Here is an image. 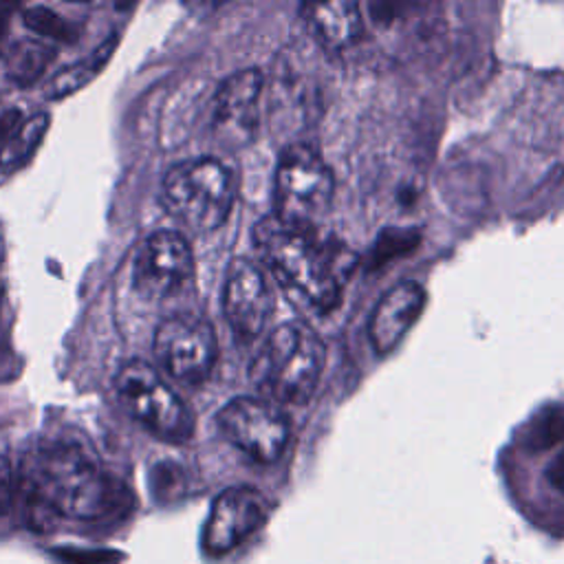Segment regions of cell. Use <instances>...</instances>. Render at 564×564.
Segmentation results:
<instances>
[{
    "mask_svg": "<svg viewBox=\"0 0 564 564\" xmlns=\"http://www.w3.org/2000/svg\"><path fill=\"white\" fill-rule=\"evenodd\" d=\"M48 121L51 119L46 112H37L33 117H29L26 121H22L0 148V167L13 170V167L22 165L35 152L40 141L44 139V134L48 130Z\"/></svg>",
    "mask_w": 564,
    "mask_h": 564,
    "instance_id": "e0dca14e",
    "label": "cell"
},
{
    "mask_svg": "<svg viewBox=\"0 0 564 564\" xmlns=\"http://www.w3.org/2000/svg\"><path fill=\"white\" fill-rule=\"evenodd\" d=\"M119 37L117 33L112 37H108L106 42H101L93 53L90 57L82 59V62H75L66 68H62L48 84H46V90H44V97L48 101H57V99H64L73 93H77L82 86H86L104 66L106 62L110 59L115 46H117Z\"/></svg>",
    "mask_w": 564,
    "mask_h": 564,
    "instance_id": "2e32d148",
    "label": "cell"
},
{
    "mask_svg": "<svg viewBox=\"0 0 564 564\" xmlns=\"http://www.w3.org/2000/svg\"><path fill=\"white\" fill-rule=\"evenodd\" d=\"M253 245L271 273L317 311L339 304L341 284L333 253L311 227L264 216L253 227Z\"/></svg>",
    "mask_w": 564,
    "mask_h": 564,
    "instance_id": "7a4b0ae2",
    "label": "cell"
},
{
    "mask_svg": "<svg viewBox=\"0 0 564 564\" xmlns=\"http://www.w3.org/2000/svg\"><path fill=\"white\" fill-rule=\"evenodd\" d=\"M234 176L212 156L183 161L167 170L163 178L165 209L194 231L220 227L234 205Z\"/></svg>",
    "mask_w": 564,
    "mask_h": 564,
    "instance_id": "277c9868",
    "label": "cell"
},
{
    "mask_svg": "<svg viewBox=\"0 0 564 564\" xmlns=\"http://www.w3.org/2000/svg\"><path fill=\"white\" fill-rule=\"evenodd\" d=\"M154 355L172 379L196 386L214 370L218 357L216 333L203 317L172 315L156 326Z\"/></svg>",
    "mask_w": 564,
    "mask_h": 564,
    "instance_id": "ba28073f",
    "label": "cell"
},
{
    "mask_svg": "<svg viewBox=\"0 0 564 564\" xmlns=\"http://www.w3.org/2000/svg\"><path fill=\"white\" fill-rule=\"evenodd\" d=\"M15 9H18L15 4L0 2V53H2V46H4L7 33H9V24H11V18H13Z\"/></svg>",
    "mask_w": 564,
    "mask_h": 564,
    "instance_id": "603a6c76",
    "label": "cell"
},
{
    "mask_svg": "<svg viewBox=\"0 0 564 564\" xmlns=\"http://www.w3.org/2000/svg\"><path fill=\"white\" fill-rule=\"evenodd\" d=\"M564 438V405L538 412L524 425V443L533 449H546Z\"/></svg>",
    "mask_w": 564,
    "mask_h": 564,
    "instance_id": "ac0fdd59",
    "label": "cell"
},
{
    "mask_svg": "<svg viewBox=\"0 0 564 564\" xmlns=\"http://www.w3.org/2000/svg\"><path fill=\"white\" fill-rule=\"evenodd\" d=\"M326 350L315 330L300 322L273 328L251 364V381L273 403H304L317 388Z\"/></svg>",
    "mask_w": 564,
    "mask_h": 564,
    "instance_id": "3957f363",
    "label": "cell"
},
{
    "mask_svg": "<svg viewBox=\"0 0 564 564\" xmlns=\"http://www.w3.org/2000/svg\"><path fill=\"white\" fill-rule=\"evenodd\" d=\"M53 57H55L53 46L33 37L20 40L7 51V57H4L7 79L18 88H29L44 75Z\"/></svg>",
    "mask_w": 564,
    "mask_h": 564,
    "instance_id": "9a60e30c",
    "label": "cell"
},
{
    "mask_svg": "<svg viewBox=\"0 0 564 564\" xmlns=\"http://www.w3.org/2000/svg\"><path fill=\"white\" fill-rule=\"evenodd\" d=\"M304 20L315 37L328 48H348L364 33V15L357 2H319L302 7Z\"/></svg>",
    "mask_w": 564,
    "mask_h": 564,
    "instance_id": "5bb4252c",
    "label": "cell"
},
{
    "mask_svg": "<svg viewBox=\"0 0 564 564\" xmlns=\"http://www.w3.org/2000/svg\"><path fill=\"white\" fill-rule=\"evenodd\" d=\"M220 432L258 463H273L282 456L291 425L284 410L267 399L236 397L216 416Z\"/></svg>",
    "mask_w": 564,
    "mask_h": 564,
    "instance_id": "52a82bcc",
    "label": "cell"
},
{
    "mask_svg": "<svg viewBox=\"0 0 564 564\" xmlns=\"http://www.w3.org/2000/svg\"><path fill=\"white\" fill-rule=\"evenodd\" d=\"M15 476H13V469H11V463L7 460L4 454H0V511H4L11 500H13V494H15Z\"/></svg>",
    "mask_w": 564,
    "mask_h": 564,
    "instance_id": "ffe728a7",
    "label": "cell"
},
{
    "mask_svg": "<svg viewBox=\"0 0 564 564\" xmlns=\"http://www.w3.org/2000/svg\"><path fill=\"white\" fill-rule=\"evenodd\" d=\"M425 306V291L419 282L405 280L392 286L375 306L368 322V337L379 355H388L419 319Z\"/></svg>",
    "mask_w": 564,
    "mask_h": 564,
    "instance_id": "4fadbf2b",
    "label": "cell"
},
{
    "mask_svg": "<svg viewBox=\"0 0 564 564\" xmlns=\"http://www.w3.org/2000/svg\"><path fill=\"white\" fill-rule=\"evenodd\" d=\"M22 123V115L20 110H7L2 117H0V148L2 143L11 137V132Z\"/></svg>",
    "mask_w": 564,
    "mask_h": 564,
    "instance_id": "7402d4cb",
    "label": "cell"
},
{
    "mask_svg": "<svg viewBox=\"0 0 564 564\" xmlns=\"http://www.w3.org/2000/svg\"><path fill=\"white\" fill-rule=\"evenodd\" d=\"M194 271V258L187 240L176 231L150 234L137 251L132 264L134 289L148 300H161L178 291Z\"/></svg>",
    "mask_w": 564,
    "mask_h": 564,
    "instance_id": "9c48e42d",
    "label": "cell"
},
{
    "mask_svg": "<svg viewBox=\"0 0 564 564\" xmlns=\"http://www.w3.org/2000/svg\"><path fill=\"white\" fill-rule=\"evenodd\" d=\"M267 518V500L253 487H229L212 502L203 546L209 555H225L247 540Z\"/></svg>",
    "mask_w": 564,
    "mask_h": 564,
    "instance_id": "8fae6325",
    "label": "cell"
},
{
    "mask_svg": "<svg viewBox=\"0 0 564 564\" xmlns=\"http://www.w3.org/2000/svg\"><path fill=\"white\" fill-rule=\"evenodd\" d=\"M22 20L24 24L42 35L48 37L53 42H62V44H70L77 40V29L75 24H70L68 20H64L62 15H57L55 11L46 9V7H29L22 11Z\"/></svg>",
    "mask_w": 564,
    "mask_h": 564,
    "instance_id": "d6986e66",
    "label": "cell"
},
{
    "mask_svg": "<svg viewBox=\"0 0 564 564\" xmlns=\"http://www.w3.org/2000/svg\"><path fill=\"white\" fill-rule=\"evenodd\" d=\"M223 308L231 330L240 339H256L273 311V297L262 271L245 260H231L223 289Z\"/></svg>",
    "mask_w": 564,
    "mask_h": 564,
    "instance_id": "7c38bea8",
    "label": "cell"
},
{
    "mask_svg": "<svg viewBox=\"0 0 564 564\" xmlns=\"http://www.w3.org/2000/svg\"><path fill=\"white\" fill-rule=\"evenodd\" d=\"M546 478L564 496V449L546 467Z\"/></svg>",
    "mask_w": 564,
    "mask_h": 564,
    "instance_id": "44dd1931",
    "label": "cell"
},
{
    "mask_svg": "<svg viewBox=\"0 0 564 564\" xmlns=\"http://www.w3.org/2000/svg\"><path fill=\"white\" fill-rule=\"evenodd\" d=\"M115 390L130 416L156 438L185 443L194 434V414L150 364L126 361L115 377Z\"/></svg>",
    "mask_w": 564,
    "mask_h": 564,
    "instance_id": "5b68a950",
    "label": "cell"
},
{
    "mask_svg": "<svg viewBox=\"0 0 564 564\" xmlns=\"http://www.w3.org/2000/svg\"><path fill=\"white\" fill-rule=\"evenodd\" d=\"M18 491L33 516L97 520L119 502V487L79 443L48 441L22 460Z\"/></svg>",
    "mask_w": 564,
    "mask_h": 564,
    "instance_id": "6da1fadb",
    "label": "cell"
},
{
    "mask_svg": "<svg viewBox=\"0 0 564 564\" xmlns=\"http://www.w3.org/2000/svg\"><path fill=\"white\" fill-rule=\"evenodd\" d=\"M335 178L324 159L306 143L289 145L275 170V216L300 227H315L330 209Z\"/></svg>",
    "mask_w": 564,
    "mask_h": 564,
    "instance_id": "8992f818",
    "label": "cell"
},
{
    "mask_svg": "<svg viewBox=\"0 0 564 564\" xmlns=\"http://www.w3.org/2000/svg\"><path fill=\"white\" fill-rule=\"evenodd\" d=\"M264 77L258 68H245L229 75L214 97V137L220 145L238 150L247 145L258 128V101Z\"/></svg>",
    "mask_w": 564,
    "mask_h": 564,
    "instance_id": "30bf717a",
    "label": "cell"
}]
</instances>
